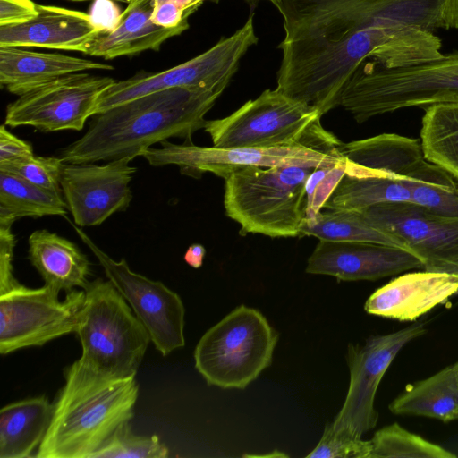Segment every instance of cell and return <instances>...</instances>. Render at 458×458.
I'll return each mask as SVG.
<instances>
[{
	"instance_id": "26",
	"label": "cell",
	"mask_w": 458,
	"mask_h": 458,
	"mask_svg": "<svg viewBox=\"0 0 458 458\" xmlns=\"http://www.w3.org/2000/svg\"><path fill=\"white\" fill-rule=\"evenodd\" d=\"M396 415H415L444 422L458 420V371L454 364L406 386L389 404Z\"/></svg>"
},
{
	"instance_id": "20",
	"label": "cell",
	"mask_w": 458,
	"mask_h": 458,
	"mask_svg": "<svg viewBox=\"0 0 458 458\" xmlns=\"http://www.w3.org/2000/svg\"><path fill=\"white\" fill-rule=\"evenodd\" d=\"M30 21L0 26V47H46L85 54L102 30L90 14L54 5L37 4Z\"/></svg>"
},
{
	"instance_id": "6",
	"label": "cell",
	"mask_w": 458,
	"mask_h": 458,
	"mask_svg": "<svg viewBox=\"0 0 458 458\" xmlns=\"http://www.w3.org/2000/svg\"><path fill=\"white\" fill-rule=\"evenodd\" d=\"M323 114L279 89H266L228 116L206 121L217 148H279L308 144L336 153L341 141L321 125Z\"/></svg>"
},
{
	"instance_id": "39",
	"label": "cell",
	"mask_w": 458,
	"mask_h": 458,
	"mask_svg": "<svg viewBox=\"0 0 458 458\" xmlns=\"http://www.w3.org/2000/svg\"><path fill=\"white\" fill-rule=\"evenodd\" d=\"M205 248L201 244H191L184 254V261L193 268H199L202 266L205 257Z\"/></svg>"
},
{
	"instance_id": "42",
	"label": "cell",
	"mask_w": 458,
	"mask_h": 458,
	"mask_svg": "<svg viewBox=\"0 0 458 458\" xmlns=\"http://www.w3.org/2000/svg\"><path fill=\"white\" fill-rule=\"evenodd\" d=\"M69 1H79V2H81V1H89V0H69ZM122 1L129 3L131 0H122Z\"/></svg>"
},
{
	"instance_id": "43",
	"label": "cell",
	"mask_w": 458,
	"mask_h": 458,
	"mask_svg": "<svg viewBox=\"0 0 458 458\" xmlns=\"http://www.w3.org/2000/svg\"><path fill=\"white\" fill-rule=\"evenodd\" d=\"M456 369H457V371H458V361L456 363H454Z\"/></svg>"
},
{
	"instance_id": "35",
	"label": "cell",
	"mask_w": 458,
	"mask_h": 458,
	"mask_svg": "<svg viewBox=\"0 0 458 458\" xmlns=\"http://www.w3.org/2000/svg\"><path fill=\"white\" fill-rule=\"evenodd\" d=\"M13 223L0 222V293L18 284L13 275V259L15 237L12 233Z\"/></svg>"
},
{
	"instance_id": "25",
	"label": "cell",
	"mask_w": 458,
	"mask_h": 458,
	"mask_svg": "<svg viewBox=\"0 0 458 458\" xmlns=\"http://www.w3.org/2000/svg\"><path fill=\"white\" fill-rule=\"evenodd\" d=\"M53 403L45 395L4 406L0 411V458H26L39 446L51 422Z\"/></svg>"
},
{
	"instance_id": "16",
	"label": "cell",
	"mask_w": 458,
	"mask_h": 458,
	"mask_svg": "<svg viewBox=\"0 0 458 458\" xmlns=\"http://www.w3.org/2000/svg\"><path fill=\"white\" fill-rule=\"evenodd\" d=\"M125 157L105 165L64 163L61 189L74 223L97 226L116 212L124 211L132 199L130 182L137 168Z\"/></svg>"
},
{
	"instance_id": "29",
	"label": "cell",
	"mask_w": 458,
	"mask_h": 458,
	"mask_svg": "<svg viewBox=\"0 0 458 458\" xmlns=\"http://www.w3.org/2000/svg\"><path fill=\"white\" fill-rule=\"evenodd\" d=\"M304 235L319 241L369 242L401 247L394 238L371 225L359 211H320L305 219L301 230V236Z\"/></svg>"
},
{
	"instance_id": "41",
	"label": "cell",
	"mask_w": 458,
	"mask_h": 458,
	"mask_svg": "<svg viewBox=\"0 0 458 458\" xmlns=\"http://www.w3.org/2000/svg\"><path fill=\"white\" fill-rule=\"evenodd\" d=\"M248 1H259V0H248ZM267 1L271 2L276 8H278L281 0H267Z\"/></svg>"
},
{
	"instance_id": "10",
	"label": "cell",
	"mask_w": 458,
	"mask_h": 458,
	"mask_svg": "<svg viewBox=\"0 0 458 458\" xmlns=\"http://www.w3.org/2000/svg\"><path fill=\"white\" fill-rule=\"evenodd\" d=\"M44 285L31 289L17 284L0 293V352L9 354L19 349L41 346L76 331L85 300L82 289L66 293Z\"/></svg>"
},
{
	"instance_id": "23",
	"label": "cell",
	"mask_w": 458,
	"mask_h": 458,
	"mask_svg": "<svg viewBox=\"0 0 458 458\" xmlns=\"http://www.w3.org/2000/svg\"><path fill=\"white\" fill-rule=\"evenodd\" d=\"M28 243L29 259L45 285L58 293H68L89 284L90 263L74 242L41 229L29 236Z\"/></svg>"
},
{
	"instance_id": "21",
	"label": "cell",
	"mask_w": 458,
	"mask_h": 458,
	"mask_svg": "<svg viewBox=\"0 0 458 458\" xmlns=\"http://www.w3.org/2000/svg\"><path fill=\"white\" fill-rule=\"evenodd\" d=\"M155 0H131L119 15L115 25L100 30L85 54L113 59L147 50H159L168 38L180 35L189 23L164 28L151 21Z\"/></svg>"
},
{
	"instance_id": "28",
	"label": "cell",
	"mask_w": 458,
	"mask_h": 458,
	"mask_svg": "<svg viewBox=\"0 0 458 458\" xmlns=\"http://www.w3.org/2000/svg\"><path fill=\"white\" fill-rule=\"evenodd\" d=\"M68 210L62 192L38 187L14 174L0 171V219L64 216Z\"/></svg>"
},
{
	"instance_id": "36",
	"label": "cell",
	"mask_w": 458,
	"mask_h": 458,
	"mask_svg": "<svg viewBox=\"0 0 458 458\" xmlns=\"http://www.w3.org/2000/svg\"><path fill=\"white\" fill-rule=\"evenodd\" d=\"M37 14V4L31 0H0V26L21 24Z\"/></svg>"
},
{
	"instance_id": "27",
	"label": "cell",
	"mask_w": 458,
	"mask_h": 458,
	"mask_svg": "<svg viewBox=\"0 0 458 458\" xmlns=\"http://www.w3.org/2000/svg\"><path fill=\"white\" fill-rule=\"evenodd\" d=\"M420 144L425 158L458 180V103L424 108Z\"/></svg>"
},
{
	"instance_id": "14",
	"label": "cell",
	"mask_w": 458,
	"mask_h": 458,
	"mask_svg": "<svg viewBox=\"0 0 458 458\" xmlns=\"http://www.w3.org/2000/svg\"><path fill=\"white\" fill-rule=\"evenodd\" d=\"M426 331L425 322L419 321L396 332L372 335L362 345L348 344L350 383L343 406L330 423L333 428L362 437L376 427L378 412L374 402L385 373L398 352Z\"/></svg>"
},
{
	"instance_id": "15",
	"label": "cell",
	"mask_w": 458,
	"mask_h": 458,
	"mask_svg": "<svg viewBox=\"0 0 458 458\" xmlns=\"http://www.w3.org/2000/svg\"><path fill=\"white\" fill-rule=\"evenodd\" d=\"M359 212L417 256L423 270L458 276V217L439 216L411 202L383 203Z\"/></svg>"
},
{
	"instance_id": "17",
	"label": "cell",
	"mask_w": 458,
	"mask_h": 458,
	"mask_svg": "<svg viewBox=\"0 0 458 458\" xmlns=\"http://www.w3.org/2000/svg\"><path fill=\"white\" fill-rule=\"evenodd\" d=\"M422 268L410 250L369 242L319 241L308 259L305 272L326 275L338 281H374Z\"/></svg>"
},
{
	"instance_id": "12",
	"label": "cell",
	"mask_w": 458,
	"mask_h": 458,
	"mask_svg": "<svg viewBox=\"0 0 458 458\" xmlns=\"http://www.w3.org/2000/svg\"><path fill=\"white\" fill-rule=\"evenodd\" d=\"M116 81L87 72L68 74L33 89L6 106L4 124L44 132L81 131L99 96Z\"/></svg>"
},
{
	"instance_id": "30",
	"label": "cell",
	"mask_w": 458,
	"mask_h": 458,
	"mask_svg": "<svg viewBox=\"0 0 458 458\" xmlns=\"http://www.w3.org/2000/svg\"><path fill=\"white\" fill-rule=\"evenodd\" d=\"M370 443V458H454L455 454L422 437L408 431L398 423L375 432Z\"/></svg>"
},
{
	"instance_id": "38",
	"label": "cell",
	"mask_w": 458,
	"mask_h": 458,
	"mask_svg": "<svg viewBox=\"0 0 458 458\" xmlns=\"http://www.w3.org/2000/svg\"><path fill=\"white\" fill-rule=\"evenodd\" d=\"M190 14L170 2L154 3L151 21L164 28H175L188 23Z\"/></svg>"
},
{
	"instance_id": "13",
	"label": "cell",
	"mask_w": 458,
	"mask_h": 458,
	"mask_svg": "<svg viewBox=\"0 0 458 458\" xmlns=\"http://www.w3.org/2000/svg\"><path fill=\"white\" fill-rule=\"evenodd\" d=\"M73 228L146 327L156 349L166 356L183 347L185 309L181 297L163 283L133 272L124 259L114 260L81 228Z\"/></svg>"
},
{
	"instance_id": "37",
	"label": "cell",
	"mask_w": 458,
	"mask_h": 458,
	"mask_svg": "<svg viewBox=\"0 0 458 458\" xmlns=\"http://www.w3.org/2000/svg\"><path fill=\"white\" fill-rule=\"evenodd\" d=\"M33 156L31 144L11 133L4 123L0 128V164L15 162Z\"/></svg>"
},
{
	"instance_id": "32",
	"label": "cell",
	"mask_w": 458,
	"mask_h": 458,
	"mask_svg": "<svg viewBox=\"0 0 458 458\" xmlns=\"http://www.w3.org/2000/svg\"><path fill=\"white\" fill-rule=\"evenodd\" d=\"M64 165L59 157L34 155L15 162L0 164V171L14 174L47 191L62 192L60 182Z\"/></svg>"
},
{
	"instance_id": "9",
	"label": "cell",
	"mask_w": 458,
	"mask_h": 458,
	"mask_svg": "<svg viewBox=\"0 0 458 458\" xmlns=\"http://www.w3.org/2000/svg\"><path fill=\"white\" fill-rule=\"evenodd\" d=\"M257 42L254 15L250 13L233 35L189 61L162 72H140L116 81L99 96L94 115L137 98L173 88L224 91L242 56Z\"/></svg>"
},
{
	"instance_id": "34",
	"label": "cell",
	"mask_w": 458,
	"mask_h": 458,
	"mask_svg": "<svg viewBox=\"0 0 458 458\" xmlns=\"http://www.w3.org/2000/svg\"><path fill=\"white\" fill-rule=\"evenodd\" d=\"M346 172L344 162L313 170L307 182V216L314 217L323 208V206L334 189Z\"/></svg>"
},
{
	"instance_id": "31",
	"label": "cell",
	"mask_w": 458,
	"mask_h": 458,
	"mask_svg": "<svg viewBox=\"0 0 458 458\" xmlns=\"http://www.w3.org/2000/svg\"><path fill=\"white\" fill-rule=\"evenodd\" d=\"M168 455V448L157 436L135 435L128 421L91 458H166Z\"/></svg>"
},
{
	"instance_id": "5",
	"label": "cell",
	"mask_w": 458,
	"mask_h": 458,
	"mask_svg": "<svg viewBox=\"0 0 458 458\" xmlns=\"http://www.w3.org/2000/svg\"><path fill=\"white\" fill-rule=\"evenodd\" d=\"M458 103V52L403 68L364 60L346 84L340 106L359 123L406 107Z\"/></svg>"
},
{
	"instance_id": "18",
	"label": "cell",
	"mask_w": 458,
	"mask_h": 458,
	"mask_svg": "<svg viewBox=\"0 0 458 458\" xmlns=\"http://www.w3.org/2000/svg\"><path fill=\"white\" fill-rule=\"evenodd\" d=\"M339 150L347 165L403 177L408 183L451 187L454 177L428 161L420 140L395 133L342 143Z\"/></svg>"
},
{
	"instance_id": "11",
	"label": "cell",
	"mask_w": 458,
	"mask_h": 458,
	"mask_svg": "<svg viewBox=\"0 0 458 458\" xmlns=\"http://www.w3.org/2000/svg\"><path fill=\"white\" fill-rule=\"evenodd\" d=\"M161 148H148L141 153L149 165H175L181 173L196 176L205 172L224 177L227 173L248 166L326 167L345 161L341 153H332L308 144L279 148L199 147L186 140L174 144L160 142Z\"/></svg>"
},
{
	"instance_id": "4",
	"label": "cell",
	"mask_w": 458,
	"mask_h": 458,
	"mask_svg": "<svg viewBox=\"0 0 458 458\" xmlns=\"http://www.w3.org/2000/svg\"><path fill=\"white\" fill-rule=\"evenodd\" d=\"M314 167L248 166L227 173L224 207L242 233L301 236L307 216V182Z\"/></svg>"
},
{
	"instance_id": "33",
	"label": "cell",
	"mask_w": 458,
	"mask_h": 458,
	"mask_svg": "<svg viewBox=\"0 0 458 458\" xmlns=\"http://www.w3.org/2000/svg\"><path fill=\"white\" fill-rule=\"evenodd\" d=\"M307 457L370 458V443L347 429L335 428L327 424L318 444Z\"/></svg>"
},
{
	"instance_id": "22",
	"label": "cell",
	"mask_w": 458,
	"mask_h": 458,
	"mask_svg": "<svg viewBox=\"0 0 458 458\" xmlns=\"http://www.w3.org/2000/svg\"><path fill=\"white\" fill-rule=\"evenodd\" d=\"M113 69L85 58L0 47V83L17 96L68 74Z\"/></svg>"
},
{
	"instance_id": "7",
	"label": "cell",
	"mask_w": 458,
	"mask_h": 458,
	"mask_svg": "<svg viewBox=\"0 0 458 458\" xmlns=\"http://www.w3.org/2000/svg\"><path fill=\"white\" fill-rule=\"evenodd\" d=\"M83 290L75 331L82 348L80 360L106 376L136 375L151 342L148 330L109 279L97 278Z\"/></svg>"
},
{
	"instance_id": "3",
	"label": "cell",
	"mask_w": 458,
	"mask_h": 458,
	"mask_svg": "<svg viewBox=\"0 0 458 458\" xmlns=\"http://www.w3.org/2000/svg\"><path fill=\"white\" fill-rule=\"evenodd\" d=\"M64 376L36 457L91 458L133 417L139 394L136 375L106 376L79 359L65 368Z\"/></svg>"
},
{
	"instance_id": "19",
	"label": "cell",
	"mask_w": 458,
	"mask_h": 458,
	"mask_svg": "<svg viewBox=\"0 0 458 458\" xmlns=\"http://www.w3.org/2000/svg\"><path fill=\"white\" fill-rule=\"evenodd\" d=\"M458 294V276L420 271L403 274L376 290L366 301L367 313L400 321L420 317Z\"/></svg>"
},
{
	"instance_id": "40",
	"label": "cell",
	"mask_w": 458,
	"mask_h": 458,
	"mask_svg": "<svg viewBox=\"0 0 458 458\" xmlns=\"http://www.w3.org/2000/svg\"><path fill=\"white\" fill-rule=\"evenodd\" d=\"M218 0H155L154 3L170 2L188 14H192L204 2Z\"/></svg>"
},
{
	"instance_id": "2",
	"label": "cell",
	"mask_w": 458,
	"mask_h": 458,
	"mask_svg": "<svg viewBox=\"0 0 458 458\" xmlns=\"http://www.w3.org/2000/svg\"><path fill=\"white\" fill-rule=\"evenodd\" d=\"M223 91L173 88L153 92L93 115L85 134L64 148V163L135 158L156 143L187 140L204 127L206 114Z\"/></svg>"
},
{
	"instance_id": "24",
	"label": "cell",
	"mask_w": 458,
	"mask_h": 458,
	"mask_svg": "<svg viewBox=\"0 0 458 458\" xmlns=\"http://www.w3.org/2000/svg\"><path fill=\"white\" fill-rule=\"evenodd\" d=\"M403 177L348 165L322 209L361 211L371 206L410 202L411 192Z\"/></svg>"
},
{
	"instance_id": "8",
	"label": "cell",
	"mask_w": 458,
	"mask_h": 458,
	"mask_svg": "<svg viewBox=\"0 0 458 458\" xmlns=\"http://www.w3.org/2000/svg\"><path fill=\"white\" fill-rule=\"evenodd\" d=\"M277 341L262 313L240 305L201 336L195 368L209 386L243 389L271 364Z\"/></svg>"
},
{
	"instance_id": "1",
	"label": "cell",
	"mask_w": 458,
	"mask_h": 458,
	"mask_svg": "<svg viewBox=\"0 0 458 458\" xmlns=\"http://www.w3.org/2000/svg\"><path fill=\"white\" fill-rule=\"evenodd\" d=\"M277 9L285 36L276 89L324 114L398 24L448 30L454 0H281Z\"/></svg>"
}]
</instances>
